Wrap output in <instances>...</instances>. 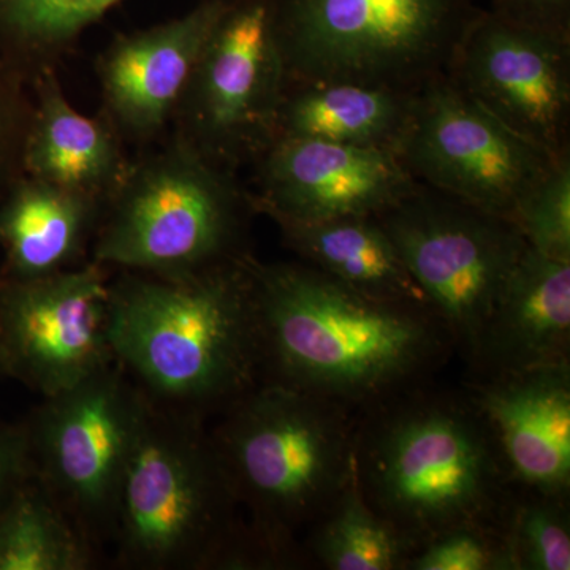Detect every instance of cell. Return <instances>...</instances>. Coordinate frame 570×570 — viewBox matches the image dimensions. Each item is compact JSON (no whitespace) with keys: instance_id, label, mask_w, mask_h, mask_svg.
Masks as SVG:
<instances>
[{"instance_id":"obj_8","label":"cell","mask_w":570,"mask_h":570,"mask_svg":"<svg viewBox=\"0 0 570 570\" xmlns=\"http://www.w3.org/2000/svg\"><path fill=\"white\" fill-rule=\"evenodd\" d=\"M376 217L469 370L499 295L527 250L520 228L420 183Z\"/></svg>"},{"instance_id":"obj_5","label":"cell","mask_w":570,"mask_h":570,"mask_svg":"<svg viewBox=\"0 0 570 570\" xmlns=\"http://www.w3.org/2000/svg\"><path fill=\"white\" fill-rule=\"evenodd\" d=\"M110 539L129 569H264L204 419L149 396Z\"/></svg>"},{"instance_id":"obj_22","label":"cell","mask_w":570,"mask_h":570,"mask_svg":"<svg viewBox=\"0 0 570 570\" xmlns=\"http://www.w3.org/2000/svg\"><path fill=\"white\" fill-rule=\"evenodd\" d=\"M307 564L326 570H406L419 546L363 497L355 471L302 539Z\"/></svg>"},{"instance_id":"obj_12","label":"cell","mask_w":570,"mask_h":570,"mask_svg":"<svg viewBox=\"0 0 570 570\" xmlns=\"http://www.w3.org/2000/svg\"><path fill=\"white\" fill-rule=\"evenodd\" d=\"M110 281V269L91 261L33 279H0L3 371L48 397L111 365Z\"/></svg>"},{"instance_id":"obj_28","label":"cell","mask_w":570,"mask_h":570,"mask_svg":"<svg viewBox=\"0 0 570 570\" xmlns=\"http://www.w3.org/2000/svg\"><path fill=\"white\" fill-rule=\"evenodd\" d=\"M406 570H509V564L498 530L464 527L426 540Z\"/></svg>"},{"instance_id":"obj_15","label":"cell","mask_w":570,"mask_h":570,"mask_svg":"<svg viewBox=\"0 0 570 570\" xmlns=\"http://www.w3.org/2000/svg\"><path fill=\"white\" fill-rule=\"evenodd\" d=\"M230 0H200L151 28L118 33L96 62L99 115L140 151L170 134L209 33Z\"/></svg>"},{"instance_id":"obj_18","label":"cell","mask_w":570,"mask_h":570,"mask_svg":"<svg viewBox=\"0 0 570 570\" xmlns=\"http://www.w3.org/2000/svg\"><path fill=\"white\" fill-rule=\"evenodd\" d=\"M570 362V262L527 247L499 295L466 379Z\"/></svg>"},{"instance_id":"obj_23","label":"cell","mask_w":570,"mask_h":570,"mask_svg":"<svg viewBox=\"0 0 570 570\" xmlns=\"http://www.w3.org/2000/svg\"><path fill=\"white\" fill-rule=\"evenodd\" d=\"M94 547L36 479L0 509V570H86Z\"/></svg>"},{"instance_id":"obj_2","label":"cell","mask_w":570,"mask_h":570,"mask_svg":"<svg viewBox=\"0 0 570 570\" xmlns=\"http://www.w3.org/2000/svg\"><path fill=\"white\" fill-rule=\"evenodd\" d=\"M247 255L190 276L111 277L112 356L160 406L204 419L262 381Z\"/></svg>"},{"instance_id":"obj_21","label":"cell","mask_w":570,"mask_h":570,"mask_svg":"<svg viewBox=\"0 0 570 570\" xmlns=\"http://www.w3.org/2000/svg\"><path fill=\"white\" fill-rule=\"evenodd\" d=\"M415 94L358 82H303L285 88L276 138H316L396 154Z\"/></svg>"},{"instance_id":"obj_25","label":"cell","mask_w":570,"mask_h":570,"mask_svg":"<svg viewBox=\"0 0 570 570\" xmlns=\"http://www.w3.org/2000/svg\"><path fill=\"white\" fill-rule=\"evenodd\" d=\"M569 499L513 490L498 530L509 570L570 569Z\"/></svg>"},{"instance_id":"obj_20","label":"cell","mask_w":570,"mask_h":570,"mask_svg":"<svg viewBox=\"0 0 570 570\" xmlns=\"http://www.w3.org/2000/svg\"><path fill=\"white\" fill-rule=\"evenodd\" d=\"M273 224L303 264L371 298L430 309L376 216Z\"/></svg>"},{"instance_id":"obj_24","label":"cell","mask_w":570,"mask_h":570,"mask_svg":"<svg viewBox=\"0 0 570 570\" xmlns=\"http://www.w3.org/2000/svg\"><path fill=\"white\" fill-rule=\"evenodd\" d=\"M126 0H0V45L29 77L58 63Z\"/></svg>"},{"instance_id":"obj_14","label":"cell","mask_w":570,"mask_h":570,"mask_svg":"<svg viewBox=\"0 0 570 570\" xmlns=\"http://www.w3.org/2000/svg\"><path fill=\"white\" fill-rule=\"evenodd\" d=\"M250 167L255 212L272 223L377 216L417 186L395 153L316 138H276Z\"/></svg>"},{"instance_id":"obj_10","label":"cell","mask_w":570,"mask_h":570,"mask_svg":"<svg viewBox=\"0 0 570 570\" xmlns=\"http://www.w3.org/2000/svg\"><path fill=\"white\" fill-rule=\"evenodd\" d=\"M285 69L273 0H230L206 40L170 132L238 171L276 137Z\"/></svg>"},{"instance_id":"obj_7","label":"cell","mask_w":570,"mask_h":570,"mask_svg":"<svg viewBox=\"0 0 570 570\" xmlns=\"http://www.w3.org/2000/svg\"><path fill=\"white\" fill-rule=\"evenodd\" d=\"M285 88L358 82L417 94L448 73L475 0H273Z\"/></svg>"},{"instance_id":"obj_11","label":"cell","mask_w":570,"mask_h":570,"mask_svg":"<svg viewBox=\"0 0 570 570\" xmlns=\"http://www.w3.org/2000/svg\"><path fill=\"white\" fill-rule=\"evenodd\" d=\"M396 157L415 181L510 220L560 159L512 132L448 75L415 94Z\"/></svg>"},{"instance_id":"obj_6","label":"cell","mask_w":570,"mask_h":570,"mask_svg":"<svg viewBox=\"0 0 570 570\" xmlns=\"http://www.w3.org/2000/svg\"><path fill=\"white\" fill-rule=\"evenodd\" d=\"M257 216L238 171L175 132L132 154L94 235V264L110 272L183 277L250 254Z\"/></svg>"},{"instance_id":"obj_30","label":"cell","mask_w":570,"mask_h":570,"mask_svg":"<svg viewBox=\"0 0 570 570\" xmlns=\"http://www.w3.org/2000/svg\"><path fill=\"white\" fill-rule=\"evenodd\" d=\"M32 479L28 433L0 425V509Z\"/></svg>"},{"instance_id":"obj_13","label":"cell","mask_w":570,"mask_h":570,"mask_svg":"<svg viewBox=\"0 0 570 570\" xmlns=\"http://www.w3.org/2000/svg\"><path fill=\"white\" fill-rule=\"evenodd\" d=\"M445 75L543 153L570 154V39L512 24L483 10Z\"/></svg>"},{"instance_id":"obj_1","label":"cell","mask_w":570,"mask_h":570,"mask_svg":"<svg viewBox=\"0 0 570 570\" xmlns=\"http://www.w3.org/2000/svg\"><path fill=\"white\" fill-rule=\"evenodd\" d=\"M262 381L366 411L433 382L452 337L428 307L371 298L303 262L246 257Z\"/></svg>"},{"instance_id":"obj_3","label":"cell","mask_w":570,"mask_h":570,"mask_svg":"<svg viewBox=\"0 0 570 570\" xmlns=\"http://www.w3.org/2000/svg\"><path fill=\"white\" fill-rule=\"evenodd\" d=\"M354 459L363 497L419 547L455 528L499 530L515 490L466 389L434 381L358 412Z\"/></svg>"},{"instance_id":"obj_4","label":"cell","mask_w":570,"mask_h":570,"mask_svg":"<svg viewBox=\"0 0 570 570\" xmlns=\"http://www.w3.org/2000/svg\"><path fill=\"white\" fill-rule=\"evenodd\" d=\"M220 414L209 433L254 539L273 569L307 564L303 535L354 475L355 412L261 381Z\"/></svg>"},{"instance_id":"obj_31","label":"cell","mask_w":570,"mask_h":570,"mask_svg":"<svg viewBox=\"0 0 570 570\" xmlns=\"http://www.w3.org/2000/svg\"><path fill=\"white\" fill-rule=\"evenodd\" d=\"M0 371H3L2 356H0Z\"/></svg>"},{"instance_id":"obj_17","label":"cell","mask_w":570,"mask_h":570,"mask_svg":"<svg viewBox=\"0 0 570 570\" xmlns=\"http://www.w3.org/2000/svg\"><path fill=\"white\" fill-rule=\"evenodd\" d=\"M32 111L22 171L107 204L129 170L132 154L102 116L85 115L70 102L58 67L31 78Z\"/></svg>"},{"instance_id":"obj_29","label":"cell","mask_w":570,"mask_h":570,"mask_svg":"<svg viewBox=\"0 0 570 570\" xmlns=\"http://www.w3.org/2000/svg\"><path fill=\"white\" fill-rule=\"evenodd\" d=\"M490 11L512 24L570 39V0H491Z\"/></svg>"},{"instance_id":"obj_27","label":"cell","mask_w":570,"mask_h":570,"mask_svg":"<svg viewBox=\"0 0 570 570\" xmlns=\"http://www.w3.org/2000/svg\"><path fill=\"white\" fill-rule=\"evenodd\" d=\"M31 111V77L0 45V202L24 175L22 153Z\"/></svg>"},{"instance_id":"obj_19","label":"cell","mask_w":570,"mask_h":570,"mask_svg":"<svg viewBox=\"0 0 570 570\" xmlns=\"http://www.w3.org/2000/svg\"><path fill=\"white\" fill-rule=\"evenodd\" d=\"M105 205L22 175L0 202V246L10 279H33L85 264Z\"/></svg>"},{"instance_id":"obj_26","label":"cell","mask_w":570,"mask_h":570,"mask_svg":"<svg viewBox=\"0 0 570 570\" xmlns=\"http://www.w3.org/2000/svg\"><path fill=\"white\" fill-rule=\"evenodd\" d=\"M513 223L531 249L570 262V154L554 160L521 197Z\"/></svg>"},{"instance_id":"obj_9","label":"cell","mask_w":570,"mask_h":570,"mask_svg":"<svg viewBox=\"0 0 570 570\" xmlns=\"http://www.w3.org/2000/svg\"><path fill=\"white\" fill-rule=\"evenodd\" d=\"M43 400L26 430L33 479L94 547L111 538L146 395L112 362Z\"/></svg>"},{"instance_id":"obj_16","label":"cell","mask_w":570,"mask_h":570,"mask_svg":"<svg viewBox=\"0 0 570 570\" xmlns=\"http://www.w3.org/2000/svg\"><path fill=\"white\" fill-rule=\"evenodd\" d=\"M463 387L489 425L515 489L570 498V362Z\"/></svg>"}]
</instances>
